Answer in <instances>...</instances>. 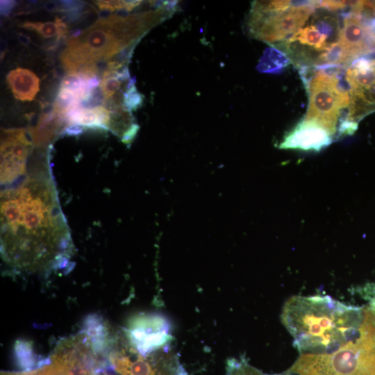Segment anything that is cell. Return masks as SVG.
Listing matches in <instances>:
<instances>
[{"mask_svg":"<svg viewBox=\"0 0 375 375\" xmlns=\"http://www.w3.org/2000/svg\"><path fill=\"white\" fill-rule=\"evenodd\" d=\"M152 24L145 13L119 16L111 14L99 19L76 37H70L61 54V61L69 74L108 61L117 53L139 40Z\"/></svg>","mask_w":375,"mask_h":375,"instance_id":"obj_3","label":"cell"},{"mask_svg":"<svg viewBox=\"0 0 375 375\" xmlns=\"http://www.w3.org/2000/svg\"><path fill=\"white\" fill-rule=\"evenodd\" d=\"M339 74L317 70L310 80L305 81L309 103L304 119L317 122L331 135L336 132L341 110L350 103L349 85L338 77Z\"/></svg>","mask_w":375,"mask_h":375,"instance_id":"obj_5","label":"cell"},{"mask_svg":"<svg viewBox=\"0 0 375 375\" xmlns=\"http://www.w3.org/2000/svg\"><path fill=\"white\" fill-rule=\"evenodd\" d=\"M122 82L115 76L101 79L99 88L102 90L105 100L110 99L121 88Z\"/></svg>","mask_w":375,"mask_h":375,"instance_id":"obj_18","label":"cell"},{"mask_svg":"<svg viewBox=\"0 0 375 375\" xmlns=\"http://www.w3.org/2000/svg\"><path fill=\"white\" fill-rule=\"evenodd\" d=\"M302 357L288 375H375V324L331 353Z\"/></svg>","mask_w":375,"mask_h":375,"instance_id":"obj_4","label":"cell"},{"mask_svg":"<svg viewBox=\"0 0 375 375\" xmlns=\"http://www.w3.org/2000/svg\"><path fill=\"white\" fill-rule=\"evenodd\" d=\"M14 356L17 365L23 371L39 369V363L43 358H37L30 342L19 340L15 344Z\"/></svg>","mask_w":375,"mask_h":375,"instance_id":"obj_14","label":"cell"},{"mask_svg":"<svg viewBox=\"0 0 375 375\" xmlns=\"http://www.w3.org/2000/svg\"><path fill=\"white\" fill-rule=\"evenodd\" d=\"M282 320L300 351L325 354L359 338L375 322V312L328 297H294L285 305Z\"/></svg>","mask_w":375,"mask_h":375,"instance_id":"obj_2","label":"cell"},{"mask_svg":"<svg viewBox=\"0 0 375 375\" xmlns=\"http://www.w3.org/2000/svg\"><path fill=\"white\" fill-rule=\"evenodd\" d=\"M125 333L131 346L145 357L167 347L173 339L170 321L157 312L131 317Z\"/></svg>","mask_w":375,"mask_h":375,"instance_id":"obj_7","label":"cell"},{"mask_svg":"<svg viewBox=\"0 0 375 375\" xmlns=\"http://www.w3.org/2000/svg\"><path fill=\"white\" fill-rule=\"evenodd\" d=\"M32 138L24 128L3 130L1 137V184L15 183L26 172Z\"/></svg>","mask_w":375,"mask_h":375,"instance_id":"obj_8","label":"cell"},{"mask_svg":"<svg viewBox=\"0 0 375 375\" xmlns=\"http://www.w3.org/2000/svg\"><path fill=\"white\" fill-rule=\"evenodd\" d=\"M94 2L101 10L113 12L124 9L127 11L128 1H97Z\"/></svg>","mask_w":375,"mask_h":375,"instance_id":"obj_19","label":"cell"},{"mask_svg":"<svg viewBox=\"0 0 375 375\" xmlns=\"http://www.w3.org/2000/svg\"><path fill=\"white\" fill-rule=\"evenodd\" d=\"M283 58L282 55L276 50L272 48L268 49L261 58L258 69L264 72H271L276 69H280L283 67L285 63Z\"/></svg>","mask_w":375,"mask_h":375,"instance_id":"obj_15","label":"cell"},{"mask_svg":"<svg viewBox=\"0 0 375 375\" xmlns=\"http://www.w3.org/2000/svg\"><path fill=\"white\" fill-rule=\"evenodd\" d=\"M143 99V95L138 92L134 85L124 92V106L131 112L135 110L142 106Z\"/></svg>","mask_w":375,"mask_h":375,"instance_id":"obj_17","label":"cell"},{"mask_svg":"<svg viewBox=\"0 0 375 375\" xmlns=\"http://www.w3.org/2000/svg\"><path fill=\"white\" fill-rule=\"evenodd\" d=\"M332 142V135L314 121L300 122L279 144L281 149L319 151Z\"/></svg>","mask_w":375,"mask_h":375,"instance_id":"obj_10","label":"cell"},{"mask_svg":"<svg viewBox=\"0 0 375 375\" xmlns=\"http://www.w3.org/2000/svg\"><path fill=\"white\" fill-rule=\"evenodd\" d=\"M21 27L31 31H36L41 36L50 38L58 35L59 29L58 24L54 22H26L20 25Z\"/></svg>","mask_w":375,"mask_h":375,"instance_id":"obj_16","label":"cell"},{"mask_svg":"<svg viewBox=\"0 0 375 375\" xmlns=\"http://www.w3.org/2000/svg\"><path fill=\"white\" fill-rule=\"evenodd\" d=\"M328 39L326 35L321 33L314 24H312L300 28L288 39V43L298 42L318 51H323L331 44L328 42Z\"/></svg>","mask_w":375,"mask_h":375,"instance_id":"obj_13","label":"cell"},{"mask_svg":"<svg viewBox=\"0 0 375 375\" xmlns=\"http://www.w3.org/2000/svg\"><path fill=\"white\" fill-rule=\"evenodd\" d=\"M0 203L1 252L6 262L25 271L65 267L72 240L47 167L3 187Z\"/></svg>","mask_w":375,"mask_h":375,"instance_id":"obj_1","label":"cell"},{"mask_svg":"<svg viewBox=\"0 0 375 375\" xmlns=\"http://www.w3.org/2000/svg\"><path fill=\"white\" fill-rule=\"evenodd\" d=\"M7 82L13 95L20 101H32L40 89V80L31 71L17 68L7 76Z\"/></svg>","mask_w":375,"mask_h":375,"instance_id":"obj_12","label":"cell"},{"mask_svg":"<svg viewBox=\"0 0 375 375\" xmlns=\"http://www.w3.org/2000/svg\"><path fill=\"white\" fill-rule=\"evenodd\" d=\"M349 61L375 51V32L358 17L349 12L344 18L338 40Z\"/></svg>","mask_w":375,"mask_h":375,"instance_id":"obj_9","label":"cell"},{"mask_svg":"<svg viewBox=\"0 0 375 375\" xmlns=\"http://www.w3.org/2000/svg\"><path fill=\"white\" fill-rule=\"evenodd\" d=\"M15 5L14 1H1V14L3 15H8Z\"/></svg>","mask_w":375,"mask_h":375,"instance_id":"obj_20","label":"cell"},{"mask_svg":"<svg viewBox=\"0 0 375 375\" xmlns=\"http://www.w3.org/2000/svg\"><path fill=\"white\" fill-rule=\"evenodd\" d=\"M318 1H300L299 3L285 10L270 8L266 1L251 3L248 26L251 35L260 40L272 44L292 36L309 18Z\"/></svg>","mask_w":375,"mask_h":375,"instance_id":"obj_6","label":"cell"},{"mask_svg":"<svg viewBox=\"0 0 375 375\" xmlns=\"http://www.w3.org/2000/svg\"><path fill=\"white\" fill-rule=\"evenodd\" d=\"M45 8L47 10L52 12H57V2L55 1H51L48 2L45 5Z\"/></svg>","mask_w":375,"mask_h":375,"instance_id":"obj_21","label":"cell"},{"mask_svg":"<svg viewBox=\"0 0 375 375\" xmlns=\"http://www.w3.org/2000/svg\"><path fill=\"white\" fill-rule=\"evenodd\" d=\"M116 375H156L158 372L145 356L131 346L130 353H110L108 359Z\"/></svg>","mask_w":375,"mask_h":375,"instance_id":"obj_11","label":"cell"},{"mask_svg":"<svg viewBox=\"0 0 375 375\" xmlns=\"http://www.w3.org/2000/svg\"><path fill=\"white\" fill-rule=\"evenodd\" d=\"M19 40L24 45L28 44L30 42L29 38L23 34L19 35Z\"/></svg>","mask_w":375,"mask_h":375,"instance_id":"obj_22","label":"cell"},{"mask_svg":"<svg viewBox=\"0 0 375 375\" xmlns=\"http://www.w3.org/2000/svg\"><path fill=\"white\" fill-rule=\"evenodd\" d=\"M372 310H373L374 311V312H375V297H374V298L372 299Z\"/></svg>","mask_w":375,"mask_h":375,"instance_id":"obj_23","label":"cell"}]
</instances>
